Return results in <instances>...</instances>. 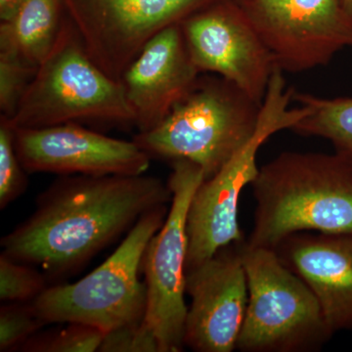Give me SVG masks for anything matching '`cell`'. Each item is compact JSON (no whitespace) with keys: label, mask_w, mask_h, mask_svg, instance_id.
<instances>
[{"label":"cell","mask_w":352,"mask_h":352,"mask_svg":"<svg viewBox=\"0 0 352 352\" xmlns=\"http://www.w3.org/2000/svg\"><path fill=\"white\" fill-rule=\"evenodd\" d=\"M171 199L168 184L145 173L62 175L38 197L31 217L2 238V252L59 279Z\"/></svg>","instance_id":"cell-1"},{"label":"cell","mask_w":352,"mask_h":352,"mask_svg":"<svg viewBox=\"0 0 352 352\" xmlns=\"http://www.w3.org/2000/svg\"><path fill=\"white\" fill-rule=\"evenodd\" d=\"M252 247L275 250L300 232L352 235V161L336 152L282 153L259 168Z\"/></svg>","instance_id":"cell-2"},{"label":"cell","mask_w":352,"mask_h":352,"mask_svg":"<svg viewBox=\"0 0 352 352\" xmlns=\"http://www.w3.org/2000/svg\"><path fill=\"white\" fill-rule=\"evenodd\" d=\"M8 120L14 129L69 122L135 126L124 85L97 66L68 15L54 47L39 65L15 115Z\"/></svg>","instance_id":"cell-3"},{"label":"cell","mask_w":352,"mask_h":352,"mask_svg":"<svg viewBox=\"0 0 352 352\" xmlns=\"http://www.w3.org/2000/svg\"><path fill=\"white\" fill-rule=\"evenodd\" d=\"M261 109L226 78L204 76L161 124L133 141L151 157L196 164L208 179L254 135Z\"/></svg>","instance_id":"cell-4"},{"label":"cell","mask_w":352,"mask_h":352,"mask_svg":"<svg viewBox=\"0 0 352 352\" xmlns=\"http://www.w3.org/2000/svg\"><path fill=\"white\" fill-rule=\"evenodd\" d=\"M293 88L284 72L275 68L252 138L214 176L204 180L190 201L186 271L207 261L222 248L245 242L239 224L241 194L258 177V150L273 134L292 129L310 112L307 106L289 108Z\"/></svg>","instance_id":"cell-5"},{"label":"cell","mask_w":352,"mask_h":352,"mask_svg":"<svg viewBox=\"0 0 352 352\" xmlns=\"http://www.w3.org/2000/svg\"><path fill=\"white\" fill-rule=\"evenodd\" d=\"M168 214V205L145 212L99 267L76 283L44 289L32 303L46 325L80 323L106 333L142 322L147 289L139 280V271L146 248Z\"/></svg>","instance_id":"cell-6"},{"label":"cell","mask_w":352,"mask_h":352,"mask_svg":"<svg viewBox=\"0 0 352 352\" xmlns=\"http://www.w3.org/2000/svg\"><path fill=\"white\" fill-rule=\"evenodd\" d=\"M247 275V312L237 349L244 352H308L333 333L307 284L270 248L241 245Z\"/></svg>","instance_id":"cell-7"},{"label":"cell","mask_w":352,"mask_h":352,"mask_svg":"<svg viewBox=\"0 0 352 352\" xmlns=\"http://www.w3.org/2000/svg\"><path fill=\"white\" fill-rule=\"evenodd\" d=\"M168 187L173 192L170 207L163 226L150 240L143 256L147 289V307L143 322L159 342L160 352H179L184 349L187 307L186 222L190 201L205 180L200 166L186 160H175Z\"/></svg>","instance_id":"cell-8"},{"label":"cell","mask_w":352,"mask_h":352,"mask_svg":"<svg viewBox=\"0 0 352 352\" xmlns=\"http://www.w3.org/2000/svg\"><path fill=\"white\" fill-rule=\"evenodd\" d=\"M88 54L120 80L156 34L219 0H62Z\"/></svg>","instance_id":"cell-9"},{"label":"cell","mask_w":352,"mask_h":352,"mask_svg":"<svg viewBox=\"0 0 352 352\" xmlns=\"http://www.w3.org/2000/svg\"><path fill=\"white\" fill-rule=\"evenodd\" d=\"M284 73L327 66L352 48V18L342 0H235Z\"/></svg>","instance_id":"cell-10"},{"label":"cell","mask_w":352,"mask_h":352,"mask_svg":"<svg viewBox=\"0 0 352 352\" xmlns=\"http://www.w3.org/2000/svg\"><path fill=\"white\" fill-rule=\"evenodd\" d=\"M192 61L263 105L275 66L265 44L235 0H219L182 24Z\"/></svg>","instance_id":"cell-11"},{"label":"cell","mask_w":352,"mask_h":352,"mask_svg":"<svg viewBox=\"0 0 352 352\" xmlns=\"http://www.w3.org/2000/svg\"><path fill=\"white\" fill-rule=\"evenodd\" d=\"M242 244L226 245L186 271L185 286L191 305L185 321L184 346L192 351L237 349L249 298Z\"/></svg>","instance_id":"cell-12"},{"label":"cell","mask_w":352,"mask_h":352,"mask_svg":"<svg viewBox=\"0 0 352 352\" xmlns=\"http://www.w3.org/2000/svg\"><path fill=\"white\" fill-rule=\"evenodd\" d=\"M14 136L18 157L30 173L140 175L152 159L134 141L108 138L75 122L14 129Z\"/></svg>","instance_id":"cell-13"},{"label":"cell","mask_w":352,"mask_h":352,"mask_svg":"<svg viewBox=\"0 0 352 352\" xmlns=\"http://www.w3.org/2000/svg\"><path fill=\"white\" fill-rule=\"evenodd\" d=\"M200 74L180 25L166 28L146 44L120 78L139 132L161 124L191 92Z\"/></svg>","instance_id":"cell-14"},{"label":"cell","mask_w":352,"mask_h":352,"mask_svg":"<svg viewBox=\"0 0 352 352\" xmlns=\"http://www.w3.org/2000/svg\"><path fill=\"white\" fill-rule=\"evenodd\" d=\"M275 251L314 292L333 332L352 330V235L296 233Z\"/></svg>","instance_id":"cell-15"},{"label":"cell","mask_w":352,"mask_h":352,"mask_svg":"<svg viewBox=\"0 0 352 352\" xmlns=\"http://www.w3.org/2000/svg\"><path fill=\"white\" fill-rule=\"evenodd\" d=\"M66 15L62 0H24L12 19L0 25V50L38 68L54 47Z\"/></svg>","instance_id":"cell-16"},{"label":"cell","mask_w":352,"mask_h":352,"mask_svg":"<svg viewBox=\"0 0 352 352\" xmlns=\"http://www.w3.org/2000/svg\"><path fill=\"white\" fill-rule=\"evenodd\" d=\"M293 101L307 106L310 112L292 131L327 139L336 152L352 161V97L322 98L294 90Z\"/></svg>","instance_id":"cell-17"},{"label":"cell","mask_w":352,"mask_h":352,"mask_svg":"<svg viewBox=\"0 0 352 352\" xmlns=\"http://www.w3.org/2000/svg\"><path fill=\"white\" fill-rule=\"evenodd\" d=\"M105 332L80 323H67L66 327L38 333L27 340L19 351L94 352L99 351Z\"/></svg>","instance_id":"cell-18"},{"label":"cell","mask_w":352,"mask_h":352,"mask_svg":"<svg viewBox=\"0 0 352 352\" xmlns=\"http://www.w3.org/2000/svg\"><path fill=\"white\" fill-rule=\"evenodd\" d=\"M47 288L46 278L30 264L2 252L0 256V300L2 303L32 302Z\"/></svg>","instance_id":"cell-19"},{"label":"cell","mask_w":352,"mask_h":352,"mask_svg":"<svg viewBox=\"0 0 352 352\" xmlns=\"http://www.w3.org/2000/svg\"><path fill=\"white\" fill-rule=\"evenodd\" d=\"M25 170L15 147L14 129L10 122L0 116V208L3 210L17 200L28 188Z\"/></svg>","instance_id":"cell-20"},{"label":"cell","mask_w":352,"mask_h":352,"mask_svg":"<svg viewBox=\"0 0 352 352\" xmlns=\"http://www.w3.org/2000/svg\"><path fill=\"white\" fill-rule=\"evenodd\" d=\"M45 325L32 302L3 303L0 308V351H19Z\"/></svg>","instance_id":"cell-21"},{"label":"cell","mask_w":352,"mask_h":352,"mask_svg":"<svg viewBox=\"0 0 352 352\" xmlns=\"http://www.w3.org/2000/svg\"><path fill=\"white\" fill-rule=\"evenodd\" d=\"M38 68L15 53L0 50V111L7 119L15 115L21 99Z\"/></svg>","instance_id":"cell-22"},{"label":"cell","mask_w":352,"mask_h":352,"mask_svg":"<svg viewBox=\"0 0 352 352\" xmlns=\"http://www.w3.org/2000/svg\"><path fill=\"white\" fill-rule=\"evenodd\" d=\"M98 351L160 352V346L155 333L142 321L106 333Z\"/></svg>","instance_id":"cell-23"},{"label":"cell","mask_w":352,"mask_h":352,"mask_svg":"<svg viewBox=\"0 0 352 352\" xmlns=\"http://www.w3.org/2000/svg\"><path fill=\"white\" fill-rule=\"evenodd\" d=\"M24 0H0V20L7 22L17 12Z\"/></svg>","instance_id":"cell-24"},{"label":"cell","mask_w":352,"mask_h":352,"mask_svg":"<svg viewBox=\"0 0 352 352\" xmlns=\"http://www.w3.org/2000/svg\"><path fill=\"white\" fill-rule=\"evenodd\" d=\"M342 3H344V8H346L347 13H349L352 18V0H342Z\"/></svg>","instance_id":"cell-25"}]
</instances>
